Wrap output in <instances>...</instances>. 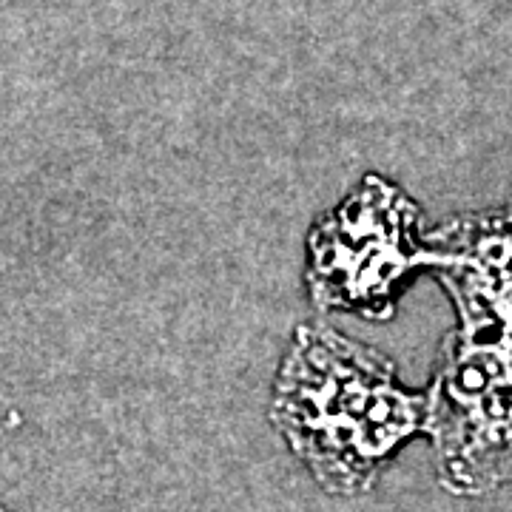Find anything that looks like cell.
<instances>
[{
    "instance_id": "cell-3",
    "label": "cell",
    "mask_w": 512,
    "mask_h": 512,
    "mask_svg": "<svg viewBox=\"0 0 512 512\" xmlns=\"http://www.w3.org/2000/svg\"><path fill=\"white\" fill-rule=\"evenodd\" d=\"M441 484L456 495L512 484V342L453 336L427 393Z\"/></svg>"
},
{
    "instance_id": "cell-4",
    "label": "cell",
    "mask_w": 512,
    "mask_h": 512,
    "mask_svg": "<svg viewBox=\"0 0 512 512\" xmlns=\"http://www.w3.org/2000/svg\"><path fill=\"white\" fill-rule=\"evenodd\" d=\"M427 239L444 254L439 271L458 308V336L512 342V208L447 222Z\"/></svg>"
},
{
    "instance_id": "cell-1",
    "label": "cell",
    "mask_w": 512,
    "mask_h": 512,
    "mask_svg": "<svg viewBox=\"0 0 512 512\" xmlns=\"http://www.w3.org/2000/svg\"><path fill=\"white\" fill-rule=\"evenodd\" d=\"M271 421L328 493L359 495L424 430L427 393L404 390L373 348L302 325L276 376Z\"/></svg>"
},
{
    "instance_id": "cell-2",
    "label": "cell",
    "mask_w": 512,
    "mask_h": 512,
    "mask_svg": "<svg viewBox=\"0 0 512 512\" xmlns=\"http://www.w3.org/2000/svg\"><path fill=\"white\" fill-rule=\"evenodd\" d=\"M424 265L441 268L444 254L419 237V208L376 174L330 211L308 242V288L322 311L387 319L399 285Z\"/></svg>"
}]
</instances>
